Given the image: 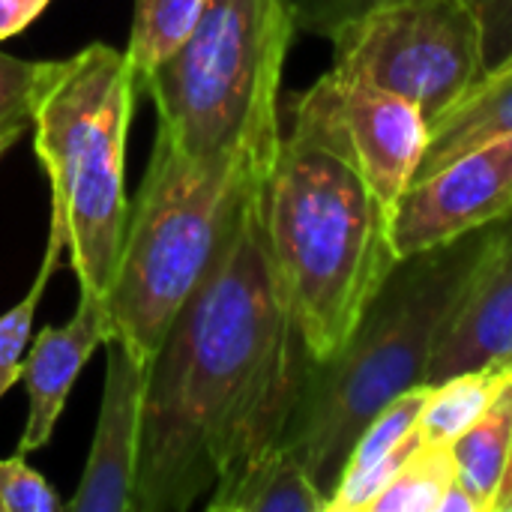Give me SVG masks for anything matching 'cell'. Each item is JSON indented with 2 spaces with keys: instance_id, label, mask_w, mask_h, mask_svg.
I'll return each mask as SVG.
<instances>
[{
  "instance_id": "cell-1",
  "label": "cell",
  "mask_w": 512,
  "mask_h": 512,
  "mask_svg": "<svg viewBox=\"0 0 512 512\" xmlns=\"http://www.w3.org/2000/svg\"><path fill=\"white\" fill-rule=\"evenodd\" d=\"M309 369L270 255L261 186L150 360L132 512L192 510L282 444Z\"/></svg>"
},
{
  "instance_id": "cell-2",
  "label": "cell",
  "mask_w": 512,
  "mask_h": 512,
  "mask_svg": "<svg viewBox=\"0 0 512 512\" xmlns=\"http://www.w3.org/2000/svg\"><path fill=\"white\" fill-rule=\"evenodd\" d=\"M264 222L306 351L327 363L399 264L390 216L351 153L327 75L291 102V129L264 183Z\"/></svg>"
},
{
  "instance_id": "cell-3",
  "label": "cell",
  "mask_w": 512,
  "mask_h": 512,
  "mask_svg": "<svg viewBox=\"0 0 512 512\" xmlns=\"http://www.w3.org/2000/svg\"><path fill=\"white\" fill-rule=\"evenodd\" d=\"M495 225L402 258L345 348L327 363H312L285 444L327 501L366 423L399 393L426 384L447 315Z\"/></svg>"
},
{
  "instance_id": "cell-4",
  "label": "cell",
  "mask_w": 512,
  "mask_h": 512,
  "mask_svg": "<svg viewBox=\"0 0 512 512\" xmlns=\"http://www.w3.org/2000/svg\"><path fill=\"white\" fill-rule=\"evenodd\" d=\"M276 150L279 141L192 156L156 132L105 297L111 336L141 360L156 357L177 312L216 264L243 204L270 177Z\"/></svg>"
},
{
  "instance_id": "cell-5",
  "label": "cell",
  "mask_w": 512,
  "mask_h": 512,
  "mask_svg": "<svg viewBox=\"0 0 512 512\" xmlns=\"http://www.w3.org/2000/svg\"><path fill=\"white\" fill-rule=\"evenodd\" d=\"M138 78L126 57L93 42L54 60L33 111V144L51 186V216L66 228V249L84 294L108 297L129 204L123 192L126 135Z\"/></svg>"
},
{
  "instance_id": "cell-6",
  "label": "cell",
  "mask_w": 512,
  "mask_h": 512,
  "mask_svg": "<svg viewBox=\"0 0 512 512\" xmlns=\"http://www.w3.org/2000/svg\"><path fill=\"white\" fill-rule=\"evenodd\" d=\"M294 30L291 0H207L192 33L141 81L159 114L156 132L192 156L276 144Z\"/></svg>"
},
{
  "instance_id": "cell-7",
  "label": "cell",
  "mask_w": 512,
  "mask_h": 512,
  "mask_svg": "<svg viewBox=\"0 0 512 512\" xmlns=\"http://www.w3.org/2000/svg\"><path fill=\"white\" fill-rule=\"evenodd\" d=\"M333 72L417 102L429 123L486 75L483 33L468 0H366L321 27Z\"/></svg>"
},
{
  "instance_id": "cell-8",
  "label": "cell",
  "mask_w": 512,
  "mask_h": 512,
  "mask_svg": "<svg viewBox=\"0 0 512 512\" xmlns=\"http://www.w3.org/2000/svg\"><path fill=\"white\" fill-rule=\"evenodd\" d=\"M512 216V132L471 147L408 186L390 222L396 258L459 240Z\"/></svg>"
},
{
  "instance_id": "cell-9",
  "label": "cell",
  "mask_w": 512,
  "mask_h": 512,
  "mask_svg": "<svg viewBox=\"0 0 512 512\" xmlns=\"http://www.w3.org/2000/svg\"><path fill=\"white\" fill-rule=\"evenodd\" d=\"M327 81L333 87L351 153L393 222L396 204L414 183L429 150L432 123L417 102L393 90L333 69L327 72Z\"/></svg>"
},
{
  "instance_id": "cell-10",
  "label": "cell",
  "mask_w": 512,
  "mask_h": 512,
  "mask_svg": "<svg viewBox=\"0 0 512 512\" xmlns=\"http://www.w3.org/2000/svg\"><path fill=\"white\" fill-rule=\"evenodd\" d=\"M150 363L123 339H105V390L84 477L69 512H132L141 411Z\"/></svg>"
},
{
  "instance_id": "cell-11",
  "label": "cell",
  "mask_w": 512,
  "mask_h": 512,
  "mask_svg": "<svg viewBox=\"0 0 512 512\" xmlns=\"http://www.w3.org/2000/svg\"><path fill=\"white\" fill-rule=\"evenodd\" d=\"M483 366L512 369V216L495 225L486 252L450 309L426 384Z\"/></svg>"
},
{
  "instance_id": "cell-12",
  "label": "cell",
  "mask_w": 512,
  "mask_h": 512,
  "mask_svg": "<svg viewBox=\"0 0 512 512\" xmlns=\"http://www.w3.org/2000/svg\"><path fill=\"white\" fill-rule=\"evenodd\" d=\"M108 336H111V324H108L105 300L81 291L72 321L63 327H45L30 342L21 366V378L30 396L27 423L18 441L21 456L36 453L51 441L72 384L78 381L90 354L99 345H105Z\"/></svg>"
},
{
  "instance_id": "cell-13",
  "label": "cell",
  "mask_w": 512,
  "mask_h": 512,
  "mask_svg": "<svg viewBox=\"0 0 512 512\" xmlns=\"http://www.w3.org/2000/svg\"><path fill=\"white\" fill-rule=\"evenodd\" d=\"M432 384H417L387 402L357 435L339 483L327 501V512H369L420 438V417L429 402Z\"/></svg>"
},
{
  "instance_id": "cell-14",
  "label": "cell",
  "mask_w": 512,
  "mask_h": 512,
  "mask_svg": "<svg viewBox=\"0 0 512 512\" xmlns=\"http://www.w3.org/2000/svg\"><path fill=\"white\" fill-rule=\"evenodd\" d=\"M210 512H327L297 453L282 441L237 474L219 480L207 498Z\"/></svg>"
},
{
  "instance_id": "cell-15",
  "label": "cell",
  "mask_w": 512,
  "mask_h": 512,
  "mask_svg": "<svg viewBox=\"0 0 512 512\" xmlns=\"http://www.w3.org/2000/svg\"><path fill=\"white\" fill-rule=\"evenodd\" d=\"M512 132V66L486 75L444 117L432 123V141L414 180L435 174L471 147Z\"/></svg>"
},
{
  "instance_id": "cell-16",
  "label": "cell",
  "mask_w": 512,
  "mask_h": 512,
  "mask_svg": "<svg viewBox=\"0 0 512 512\" xmlns=\"http://www.w3.org/2000/svg\"><path fill=\"white\" fill-rule=\"evenodd\" d=\"M512 447V378L492 408L462 432L450 450L456 462V483L474 498L480 512H492L501 492Z\"/></svg>"
},
{
  "instance_id": "cell-17",
  "label": "cell",
  "mask_w": 512,
  "mask_h": 512,
  "mask_svg": "<svg viewBox=\"0 0 512 512\" xmlns=\"http://www.w3.org/2000/svg\"><path fill=\"white\" fill-rule=\"evenodd\" d=\"M512 369L483 366L471 372L450 375L432 384L429 402L420 417V438L426 444H453L462 432H468L498 399V393L510 384Z\"/></svg>"
},
{
  "instance_id": "cell-18",
  "label": "cell",
  "mask_w": 512,
  "mask_h": 512,
  "mask_svg": "<svg viewBox=\"0 0 512 512\" xmlns=\"http://www.w3.org/2000/svg\"><path fill=\"white\" fill-rule=\"evenodd\" d=\"M204 6L207 0H135L126 57L135 69L138 90L141 81L192 33Z\"/></svg>"
},
{
  "instance_id": "cell-19",
  "label": "cell",
  "mask_w": 512,
  "mask_h": 512,
  "mask_svg": "<svg viewBox=\"0 0 512 512\" xmlns=\"http://www.w3.org/2000/svg\"><path fill=\"white\" fill-rule=\"evenodd\" d=\"M456 483V462L447 444L420 441L369 512H438L441 498Z\"/></svg>"
},
{
  "instance_id": "cell-20",
  "label": "cell",
  "mask_w": 512,
  "mask_h": 512,
  "mask_svg": "<svg viewBox=\"0 0 512 512\" xmlns=\"http://www.w3.org/2000/svg\"><path fill=\"white\" fill-rule=\"evenodd\" d=\"M66 249V228L57 216H51L48 225V246L39 264V273L30 285V291L9 309L0 315V399L6 396V390L21 378V366H24V354L30 348V330H33V318H36V306L57 270L60 252Z\"/></svg>"
},
{
  "instance_id": "cell-21",
  "label": "cell",
  "mask_w": 512,
  "mask_h": 512,
  "mask_svg": "<svg viewBox=\"0 0 512 512\" xmlns=\"http://www.w3.org/2000/svg\"><path fill=\"white\" fill-rule=\"evenodd\" d=\"M54 60H21L0 54V147L9 150L24 123H33L39 90Z\"/></svg>"
},
{
  "instance_id": "cell-22",
  "label": "cell",
  "mask_w": 512,
  "mask_h": 512,
  "mask_svg": "<svg viewBox=\"0 0 512 512\" xmlns=\"http://www.w3.org/2000/svg\"><path fill=\"white\" fill-rule=\"evenodd\" d=\"M66 504L54 495V489L27 468L24 456H12L0 462V512H60Z\"/></svg>"
},
{
  "instance_id": "cell-23",
  "label": "cell",
  "mask_w": 512,
  "mask_h": 512,
  "mask_svg": "<svg viewBox=\"0 0 512 512\" xmlns=\"http://www.w3.org/2000/svg\"><path fill=\"white\" fill-rule=\"evenodd\" d=\"M468 6L480 21L486 75H492L512 57V0H468Z\"/></svg>"
},
{
  "instance_id": "cell-24",
  "label": "cell",
  "mask_w": 512,
  "mask_h": 512,
  "mask_svg": "<svg viewBox=\"0 0 512 512\" xmlns=\"http://www.w3.org/2000/svg\"><path fill=\"white\" fill-rule=\"evenodd\" d=\"M51 0H0V42L21 33Z\"/></svg>"
},
{
  "instance_id": "cell-25",
  "label": "cell",
  "mask_w": 512,
  "mask_h": 512,
  "mask_svg": "<svg viewBox=\"0 0 512 512\" xmlns=\"http://www.w3.org/2000/svg\"><path fill=\"white\" fill-rule=\"evenodd\" d=\"M438 512H480V507L474 504V498H471L459 483H453V486L447 489V495L441 498Z\"/></svg>"
},
{
  "instance_id": "cell-26",
  "label": "cell",
  "mask_w": 512,
  "mask_h": 512,
  "mask_svg": "<svg viewBox=\"0 0 512 512\" xmlns=\"http://www.w3.org/2000/svg\"><path fill=\"white\" fill-rule=\"evenodd\" d=\"M360 3H366V0H318L315 3V21L318 24H327V21H333L336 15H342V12H348V9H354V6H360Z\"/></svg>"
},
{
  "instance_id": "cell-27",
  "label": "cell",
  "mask_w": 512,
  "mask_h": 512,
  "mask_svg": "<svg viewBox=\"0 0 512 512\" xmlns=\"http://www.w3.org/2000/svg\"><path fill=\"white\" fill-rule=\"evenodd\" d=\"M492 512H512V447L510 465H507V474H504V483H501V492H498V498H495Z\"/></svg>"
},
{
  "instance_id": "cell-28",
  "label": "cell",
  "mask_w": 512,
  "mask_h": 512,
  "mask_svg": "<svg viewBox=\"0 0 512 512\" xmlns=\"http://www.w3.org/2000/svg\"><path fill=\"white\" fill-rule=\"evenodd\" d=\"M510 66H512V57L507 60V63H504V66H501V69H510ZM501 69H495V72H501Z\"/></svg>"
},
{
  "instance_id": "cell-29",
  "label": "cell",
  "mask_w": 512,
  "mask_h": 512,
  "mask_svg": "<svg viewBox=\"0 0 512 512\" xmlns=\"http://www.w3.org/2000/svg\"><path fill=\"white\" fill-rule=\"evenodd\" d=\"M3 153H6V150H3V147H0V156H3Z\"/></svg>"
}]
</instances>
